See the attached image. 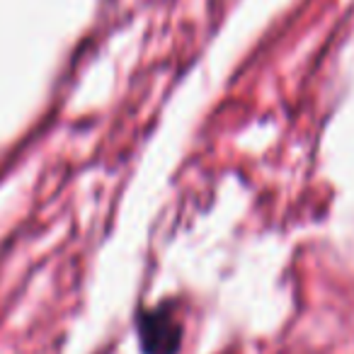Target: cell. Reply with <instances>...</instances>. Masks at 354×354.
Listing matches in <instances>:
<instances>
[{
	"label": "cell",
	"instance_id": "obj_1",
	"mask_svg": "<svg viewBox=\"0 0 354 354\" xmlns=\"http://www.w3.org/2000/svg\"><path fill=\"white\" fill-rule=\"evenodd\" d=\"M138 337L146 354H177L183 342V328L167 308L148 310L138 320Z\"/></svg>",
	"mask_w": 354,
	"mask_h": 354
}]
</instances>
